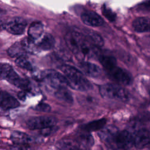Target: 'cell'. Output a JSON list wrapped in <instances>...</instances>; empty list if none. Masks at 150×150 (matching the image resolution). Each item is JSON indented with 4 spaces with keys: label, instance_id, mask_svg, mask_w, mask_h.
Instances as JSON below:
<instances>
[{
    "label": "cell",
    "instance_id": "obj_1",
    "mask_svg": "<svg viewBox=\"0 0 150 150\" xmlns=\"http://www.w3.org/2000/svg\"><path fill=\"white\" fill-rule=\"evenodd\" d=\"M65 41L71 52L80 60L90 59L97 54V47L81 33L76 31L69 32L65 36Z\"/></svg>",
    "mask_w": 150,
    "mask_h": 150
},
{
    "label": "cell",
    "instance_id": "obj_2",
    "mask_svg": "<svg viewBox=\"0 0 150 150\" xmlns=\"http://www.w3.org/2000/svg\"><path fill=\"white\" fill-rule=\"evenodd\" d=\"M67 80L68 86L74 90L85 91L92 88L90 82L84 76L82 72L69 65H63L60 67Z\"/></svg>",
    "mask_w": 150,
    "mask_h": 150
},
{
    "label": "cell",
    "instance_id": "obj_3",
    "mask_svg": "<svg viewBox=\"0 0 150 150\" xmlns=\"http://www.w3.org/2000/svg\"><path fill=\"white\" fill-rule=\"evenodd\" d=\"M0 78L7 80L24 91H28L31 88L29 81L20 77L9 64L0 63Z\"/></svg>",
    "mask_w": 150,
    "mask_h": 150
},
{
    "label": "cell",
    "instance_id": "obj_4",
    "mask_svg": "<svg viewBox=\"0 0 150 150\" xmlns=\"http://www.w3.org/2000/svg\"><path fill=\"white\" fill-rule=\"evenodd\" d=\"M99 90L101 96L106 99L124 101L128 98L127 91L117 84L111 83L103 84L100 86Z\"/></svg>",
    "mask_w": 150,
    "mask_h": 150
},
{
    "label": "cell",
    "instance_id": "obj_5",
    "mask_svg": "<svg viewBox=\"0 0 150 150\" xmlns=\"http://www.w3.org/2000/svg\"><path fill=\"white\" fill-rule=\"evenodd\" d=\"M40 79L52 88H57L68 86L64 76L53 70H45L39 74Z\"/></svg>",
    "mask_w": 150,
    "mask_h": 150
},
{
    "label": "cell",
    "instance_id": "obj_6",
    "mask_svg": "<svg viewBox=\"0 0 150 150\" xmlns=\"http://www.w3.org/2000/svg\"><path fill=\"white\" fill-rule=\"evenodd\" d=\"M134 135L131 131L124 130L118 131L108 144L116 149H129L132 146Z\"/></svg>",
    "mask_w": 150,
    "mask_h": 150
},
{
    "label": "cell",
    "instance_id": "obj_7",
    "mask_svg": "<svg viewBox=\"0 0 150 150\" xmlns=\"http://www.w3.org/2000/svg\"><path fill=\"white\" fill-rule=\"evenodd\" d=\"M56 119L49 116H40L29 119L27 122L28 127L30 129H41L46 127L54 126Z\"/></svg>",
    "mask_w": 150,
    "mask_h": 150
},
{
    "label": "cell",
    "instance_id": "obj_8",
    "mask_svg": "<svg viewBox=\"0 0 150 150\" xmlns=\"http://www.w3.org/2000/svg\"><path fill=\"white\" fill-rule=\"evenodd\" d=\"M26 25V21L23 18L15 17L4 24V28L13 35H21L24 32Z\"/></svg>",
    "mask_w": 150,
    "mask_h": 150
},
{
    "label": "cell",
    "instance_id": "obj_9",
    "mask_svg": "<svg viewBox=\"0 0 150 150\" xmlns=\"http://www.w3.org/2000/svg\"><path fill=\"white\" fill-rule=\"evenodd\" d=\"M106 71L113 80L120 84L129 85L132 83V78L129 73L117 66Z\"/></svg>",
    "mask_w": 150,
    "mask_h": 150
},
{
    "label": "cell",
    "instance_id": "obj_10",
    "mask_svg": "<svg viewBox=\"0 0 150 150\" xmlns=\"http://www.w3.org/2000/svg\"><path fill=\"white\" fill-rule=\"evenodd\" d=\"M79 67L82 73L91 77H98L102 74V70L99 66L87 61H81Z\"/></svg>",
    "mask_w": 150,
    "mask_h": 150
},
{
    "label": "cell",
    "instance_id": "obj_11",
    "mask_svg": "<svg viewBox=\"0 0 150 150\" xmlns=\"http://www.w3.org/2000/svg\"><path fill=\"white\" fill-rule=\"evenodd\" d=\"M149 143V132L146 128H141L134 136L133 145L138 149L146 147Z\"/></svg>",
    "mask_w": 150,
    "mask_h": 150
},
{
    "label": "cell",
    "instance_id": "obj_12",
    "mask_svg": "<svg viewBox=\"0 0 150 150\" xmlns=\"http://www.w3.org/2000/svg\"><path fill=\"white\" fill-rule=\"evenodd\" d=\"M81 19L84 24L90 26H100L104 23L103 18L93 11L84 12L81 15Z\"/></svg>",
    "mask_w": 150,
    "mask_h": 150
},
{
    "label": "cell",
    "instance_id": "obj_13",
    "mask_svg": "<svg viewBox=\"0 0 150 150\" xmlns=\"http://www.w3.org/2000/svg\"><path fill=\"white\" fill-rule=\"evenodd\" d=\"M19 105L18 101L8 93L0 90V107L9 110L15 108Z\"/></svg>",
    "mask_w": 150,
    "mask_h": 150
},
{
    "label": "cell",
    "instance_id": "obj_14",
    "mask_svg": "<svg viewBox=\"0 0 150 150\" xmlns=\"http://www.w3.org/2000/svg\"><path fill=\"white\" fill-rule=\"evenodd\" d=\"M118 131L116 127L112 125H109L106 127L104 126L100 129L98 136L103 142L108 145Z\"/></svg>",
    "mask_w": 150,
    "mask_h": 150
},
{
    "label": "cell",
    "instance_id": "obj_15",
    "mask_svg": "<svg viewBox=\"0 0 150 150\" xmlns=\"http://www.w3.org/2000/svg\"><path fill=\"white\" fill-rule=\"evenodd\" d=\"M76 141L80 148H89L94 144V138L90 132L83 130L77 135Z\"/></svg>",
    "mask_w": 150,
    "mask_h": 150
},
{
    "label": "cell",
    "instance_id": "obj_16",
    "mask_svg": "<svg viewBox=\"0 0 150 150\" xmlns=\"http://www.w3.org/2000/svg\"><path fill=\"white\" fill-rule=\"evenodd\" d=\"M43 32V26L40 22H34L29 26L28 29V38L35 42L40 38Z\"/></svg>",
    "mask_w": 150,
    "mask_h": 150
},
{
    "label": "cell",
    "instance_id": "obj_17",
    "mask_svg": "<svg viewBox=\"0 0 150 150\" xmlns=\"http://www.w3.org/2000/svg\"><path fill=\"white\" fill-rule=\"evenodd\" d=\"M12 141L16 145H23L30 143L33 141L32 138L25 132L15 131L11 135Z\"/></svg>",
    "mask_w": 150,
    "mask_h": 150
},
{
    "label": "cell",
    "instance_id": "obj_18",
    "mask_svg": "<svg viewBox=\"0 0 150 150\" xmlns=\"http://www.w3.org/2000/svg\"><path fill=\"white\" fill-rule=\"evenodd\" d=\"M55 43V40L53 36L49 33H46L42 39L36 44L39 50H49L52 49Z\"/></svg>",
    "mask_w": 150,
    "mask_h": 150
},
{
    "label": "cell",
    "instance_id": "obj_19",
    "mask_svg": "<svg viewBox=\"0 0 150 150\" xmlns=\"http://www.w3.org/2000/svg\"><path fill=\"white\" fill-rule=\"evenodd\" d=\"M132 27L137 32H148L149 28V20L146 17L137 18L133 21Z\"/></svg>",
    "mask_w": 150,
    "mask_h": 150
},
{
    "label": "cell",
    "instance_id": "obj_20",
    "mask_svg": "<svg viewBox=\"0 0 150 150\" xmlns=\"http://www.w3.org/2000/svg\"><path fill=\"white\" fill-rule=\"evenodd\" d=\"M54 96L62 101L67 103H72L73 99L70 91L67 89L66 87H63L55 90Z\"/></svg>",
    "mask_w": 150,
    "mask_h": 150
},
{
    "label": "cell",
    "instance_id": "obj_21",
    "mask_svg": "<svg viewBox=\"0 0 150 150\" xmlns=\"http://www.w3.org/2000/svg\"><path fill=\"white\" fill-rule=\"evenodd\" d=\"M99 60L106 71L110 70L117 66L116 59L109 54H101L99 56Z\"/></svg>",
    "mask_w": 150,
    "mask_h": 150
},
{
    "label": "cell",
    "instance_id": "obj_22",
    "mask_svg": "<svg viewBox=\"0 0 150 150\" xmlns=\"http://www.w3.org/2000/svg\"><path fill=\"white\" fill-rule=\"evenodd\" d=\"M106 122L107 120L105 118L99 119L87 123V124L84 125L82 128L83 130L88 132L98 131L105 126Z\"/></svg>",
    "mask_w": 150,
    "mask_h": 150
},
{
    "label": "cell",
    "instance_id": "obj_23",
    "mask_svg": "<svg viewBox=\"0 0 150 150\" xmlns=\"http://www.w3.org/2000/svg\"><path fill=\"white\" fill-rule=\"evenodd\" d=\"M8 54L12 57H18L22 55H25L26 51L21 43V42H17L12 45L7 50Z\"/></svg>",
    "mask_w": 150,
    "mask_h": 150
},
{
    "label": "cell",
    "instance_id": "obj_24",
    "mask_svg": "<svg viewBox=\"0 0 150 150\" xmlns=\"http://www.w3.org/2000/svg\"><path fill=\"white\" fill-rule=\"evenodd\" d=\"M86 36L88 40L97 47H101L104 45V40L102 37L96 32L87 30L86 32Z\"/></svg>",
    "mask_w": 150,
    "mask_h": 150
},
{
    "label": "cell",
    "instance_id": "obj_25",
    "mask_svg": "<svg viewBox=\"0 0 150 150\" xmlns=\"http://www.w3.org/2000/svg\"><path fill=\"white\" fill-rule=\"evenodd\" d=\"M56 146L57 148L62 149H74L80 148L76 140L73 141L67 138L60 140L57 142Z\"/></svg>",
    "mask_w": 150,
    "mask_h": 150
},
{
    "label": "cell",
    "instance_id": "obj_26",
    "mask_svg": "<svg viewBox=\"0 0 150 150\" xmlns=\"http://www.w3.org/2000/svg\"><path fill=\"white\" fill-rule=\"evenodd\" d=\"M18 66L29 71H32L33 69V65L29 59L25 55L18 57L15 61Z\"/></svg>",
    "mask_w": 150,
    "mask_h": 150
},
{
    "label": "cell",
    "instance_id": "obj_27",
    "mask_svg": "<svg viewBox=\"0 0 150 150\" xmlns=\"http://www.w3.org/2000/svg\"><path fill=\"white\" fill-rule=\"evenodd\" d=\"M102 11H103V14L104 15V16L107 19H108L110 22H114L115 20L116 15L110 9L104 6L103 7Z\"/></svg>",
    "mask_w": 150,
    "mask_h": 150
},
{
    "label": "cell",
    "instance_id": "obj_28",
    "mask_svg": "<svg viewBox=\"0 0 150 150\" xmlns=\"http://www.w3.org/2000/svg\"><path fill=\"white\" fill-rule=\"evenodd\" d=\"M35 110L42 112H49L51 110L50 106L45 103H40L35 107Z\"/></svg>",
    "mask_w": 150,
    "mask_h": 150
},
{
    "label": "cell",
    "instance_id": "obj_29",
    "mask_svg": "<svg viewBox=\"0 0 150 150\" xmlns=\"http://www.w3.org/2000/svg\"><path fill=\"white\" fill-rule=\"evenodd\" d=\"M81 100V102L84 103V104L90 105V104H94L95 103L94 98L90 97V96H83L80 98Z\"/></svg>",
    "mask_w": 150,
    "mask_h": 150
},
{
    "label": "cell",
    "instance_id": "obj_30",
    "mask_svg": "<svg viewBox=\"0 0 150 150\" xmlns=\"http://www.w3.org/2000/svg\"><path fill=\"white\" fill-rule=\"evenodd\" d=\"M18 97L22 100H23L26 98V91H23L21 92H19L18 94Z\"/></svg>",
    "mask_w": 150,
    "mask_h": 150
},
{
    "label": "cell",
    "instance_id": "obj_31",
    "mask_svg": "<svg viewBox=\"0 0 150 150\" xmlns=\"http://www.w3.org/2000/svg\"><path fill=\"white\" fill-rule=\"evenodd\" d=\"M4 28V23H2V21L0 20V31Z\"/></svg>",
    "mask_w": 150,
    "mask_h": 150
}]
</instances>
